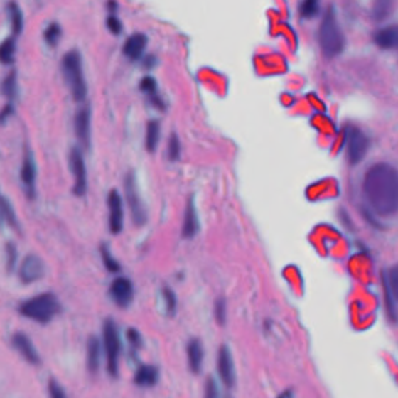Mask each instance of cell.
Listing matches in <instances>:
<instances>
[{
  "label": "cell",
  "instance_id": "6da1fadb",
  "mask_svg": "<svg viewBox=\"0 0 398 398\" xmlns=\"http://www.w3.org/2000/svg\"><path fill=\"white\" fill-rule=\"evenodd\" d=\"M362 192L370 209L380 217L398 212V171L389 163H375L367 170Z\"/></svg>",
  "mask_w": 398,
  "mask_h": 398
},
{
  "label": "cell",
  "instance_id": "7a4b0ae2",
  "mask_svg": "<svg viewBox=\"0 0 398 398\" xmlns=\"http://www.w3.org/2000/svg\"><path fill=\"white\" fill-rule=\"evenodd\" d=\"M61 72L75 102H85L87 98V82L82 72V58L78 50L73 48L63 56Z\"/></svg>",
  "mask_w": 398,
  "mask_h": 398
},
{
  "label": "cell",
  "instance_id": "3957f363",
  "mask_svg": "<svg viewBox=\"0 0 398 398\" xmlns=\"http://www.w3.org/2000/svg\"><path fill=\"white\" fill-rule=\"evenodd\" d=\"M19 313L30 321L48 323L61 313V302L53 293H44L23 301L19 305Z\"/></svg>",
  "mask_w": 398,
  "mask_h": 398
},
{
  "label": "cell",
  "instance_id": "277c9868",
  "mask_svg": "<svg viewBox=\"0 0 398 398\" xmlns=\"http://www.w3.org/2000/svg\"><path fill=\"white\" fill-rule=\"evenodd\" d=\"M319 45L322 52L328 58H335L344 52L345 39L339 23L336 19V14L333 8H328V11L323 16L319 27Z\"/></svg>",
  "mask_w": 398,
  "mask_h": 398
},
{
  "label": "cell",
  "instance_id": "5b68a950",
  "mask_svg": "<svg viewBox=\"0 0 398 398\" xmlns=\"http://www.w3.org/2000/svg\"><path fill=\"white\" fill-rule=\"evenodd\" d=\"M103 343L106 350L107 372L111 377L119 375V358H120V335L119 328L112 319H106L103 323Z\"/></svg>",
  "mask_w": 398,
  "mask_h": 398
},
{
  "label": "cell",
  "instance_id": "8992f818",
  "mask_svg": "<svg viewBox=\"0 0 398 398\" xmlns=\"http://www.w3.org/2000/svg\"><path fill=\"white\" fill-rule=\"evenodd\" d=\"M124 196H127V201L132 215V221H134V224H137V226H144L146 222L148 215L142 198L139 195L137 181L132 171H129L127 174V178H124Z\"/></svg>",
  "mask_w": 398,
  "mask_h": 398
},
{
  "label": "cell",
  "instance_id": "52a82bcc",
  "mask_svg": "<svg viewBox=\"0 0 398 398\" xmlns=\"http://www.w3.org/2000/svg\"><path fill=\"white\" fill-rule=\"evenodd\" d=\"M70 171L73 174V195L82 198L87 193V168L85 162V156H82L80 148H73L70 151Z\"/></svg>",
  "mask_w": 398,
  "mask_h": 398
},
{
  "label": "cell",
  "instance_id": "ba28073f",
  "mask_svg": "<svg viewBox=\"0 0 398 398\" xmlns=\"http://www.w3.org/2000/svg\"><path fill=\"white\" fill-rule=\"evenodd\" d=\"M36 178H38V165L33 156L31 149L25 146L22 165H21V182L23 187V192L27 195L30 201L36 198Z\"/></svg>",
  "mask_w": 398,
  "mask_h": 398
},
{
  "label": "cell",
  "instance_id": "9c48e42d",
  "mask_svg": "<svg viewBox=\"0 0 398 398\" xmlns=\"http://www.w3.org/2000/svg\"><path fill=\"white\" fill-rule=\"evenodd\" d=\"M369 149V139L358 128L347 132V159L352 165L360 163Z\"/></svg>",
  "mask_w": 398,
  "mask_h": 398
},
{
  "label": "cell",
  "instance_id": "30bf717a",
  "mask_svg": "<svg viewBox=\"0 0 398 398\" xmlns=\"http://www.w3.org/2000/svg\"><path fill=\"white\" fill-rule=\"evenodd\" d=\"M109 296L120 308H127L134 301V285L127 277L115 279L109 286Z\"/></svg>",
  "mask_w": 398,
  "mask_h": 398
},
{
  "label": "cell",
  "instance_id": "8fae6325",
  "mask_svg": "<svg viewBox=\"0 0 398 398\" xmlns=\"http://www.w3.org/2000/svg\"><path fill=\"white\" fill-rule=\"evenodd\" d=\"M107 210H109V230L111 234L119 235L123 230L124 213H123V199L117 190H111L107 196Z\"/></svg>",
  "mask_w": 398,
  "mask_h": 398
},
{
  "label": "cell",
  "instance_id": "7c38bea8",
  "mask_svg": "<svg viewBox=\"0 0 398 398\" xmlns=\"http://www.w3.org/2000/svg\"><path fill=\"white\" fill-rule=\"evenodd\" d=\"M73 129L80 145L82 148L89 149L90 146V107L89 106H81L78 107V111L75 112Z\"/></svg>",
  "mask_w": 398,
  "mask_h": 398
},
{
  "label": "cell",
  "instance_id": "4fadbf2b",
  "mask_svg": "<svg viewBox=\"0 0 398 398\" xmlns=\"http://www.w3.org/2000/svg\"><path fill=\"white\" fill-rule=\"evenodd\" d=\"M45 274V267L44 262L39 259L38 255H27L22 262V267L19 269V277L22 280V284H35V281L41 280Z\"/></svg>",
  "mask_w": 398,
  "mask_h": 398
},
{
  "label": "cell",
  "instance_id": "5bb4252c",
  "mask_svg": "<svg viewBox=\"0 0 398 398\" xmlns=\"http://www.w3.org/2000/svg\"><path fill=\"white\" fill-rule=\"evenodd\" d=\"M218 373L222 381V384L226 387H232L235 384V364L234 358H232V352L226 345H222L218 350Z\"/></svg>",
  "mask_w": 398,
  "mask_h": 398
},
{
  "label": "cell",
  "instance_id": "9a60e30c",
  "mask_svg": "<svg viewBox=\"0 0 398 398\" xmlns=\"http://www.w3.org/2000/svg\"><path fill=\"white\" fill-rule=\"evenodd\" d=\"M11 345L14 347V350L18 352L25 361L31 364V366H38V364H41L39 352L36 350V347L33 345L31 339L27 335L14 333L11 336Z\"/></svg>",
  "mask_w": 398,
  "mask_h": 398
},
{
  "label": "cell",
  "instance_id": "2e32d148",
  "mask_svg": "<svg viewBox=\"0 0 398 398\" xmlns=\"http://www.w3.org/2000/svg\"><path fill=\"white\" fill-rule=\"evenodd\" d=\"M148 45V38L144 33H134L131 35L123 44V55L128 58L129 61H139L144 56Z\"/></svg>",
  "mask_w": 398,
  "mask_h": 398
},
{
  "label": "cell",
  "instance_id": "e0dca14e",
  "mask_svg": "<svg viewBox=\"0 0 398 398\" xmlns=\"http://www.w3.org/2000/svg\"><path fill=\"white\" fill-rule=\"evenodd\" d=\"M198 230H199V217H198V210L195 205V199L192 198L187 204L184 222H182V238H185V240L193 238V237H196Z\"/></svg>",
  "mask_w": 398,
  "mask_h": 398
},
{
  "label": "cell",
  "instance_id": "ac0fdd59",
  "mask_svg": "<svg viewBox=\"0 0 398 398\" xmlns=\"http://www.w3.org/2000/svg\"><path fill=\"white\" fill-rule=\"evenodd\" d=\"M373 41L380 48H398V25H391V27L378 30L375 36H373Z\"/></svg>",
  "mask_w": 398,
  "mask_h": 398
},
{
  "label": "cell",
  "instance_id": "d6986e66",
  "mask_svg": "<svg viewBox=\"0 0 398 398\" xmlns=\"http://www.w3.org/2000/svg\"><path fill=\"white\" fill-rule=\"evenodd\" d=\"M87 358H86V364H87V370L95 375L100 369V362H102V345H100V339L97 336H90L87 341Z\"/></svg>",
  "mask_w": 398,
  "mask_h": 398
},
{
  "label": "cell",
  "instance_id": "ffe728a7",
  "mask_svg": "<svg viewBox=\"0 0 398 398\" xmlns=\"http://www.w3.org/2000/svg\"><path fill=\"white\" fill-rule=\"evenodd\" d=\"M204 360V348L203 344L199 343V339H192L187 345V361L188 367L193 373H199L203 367Z\"/></svg>",
  "mask_w": 398,
  "mask_h": 398
},
{
  "label": "cell",
  "instance_id": "44dd1931",
  "mask_svg": "<svg viewBox=\"0 0 398 398\" xmlns=\"http://www.w3.org/2000/svg\"><path fill=\"white\" fill-rule=\"evenodd\" d=\"M6 16H8V22H10L13 36L18 38L21 33L23 31L25 19H23V13L21 10V6L16 4L14 0H11V2H8V5H6Z\"/></svg>",
  "mask_w": 398,
  "mask_h": 398
},
{
  "label": "cell",
  "instance_id": "7402d4cb",
  "mask_svg": "<svg viewBox=\"0 0 398 398\" xmlns=\"http://www.w3.org/2000/svg\"><path fill=\"white\" fill-rule=\"evenodd\" d=\"M157 381H159V370L148 364L140 366L134 375V383L139 387H153L157 384Z\"/></svg>",
  "mask_w": 398,
  "mask_h": 398
},
{
  "label": "cell",
  "instance_id": "603a6c76",
  "mask_svg": "<svg viewBox=\"0 0 398 398\" xmlns=\"http://www.w3.org/2000/svg\"><path fill=\"white\" fill-rule=\"evenodd\" d=\"M161 140V123L157 120L148 122L145 132V148L148 153H154Z\"/></svg>",
  "mask_w": 398,
  "mask_h": 398
},
{
  "label": "cell",
  "instance_id": "cb8c5ba5",
  "mask_svg": "<svg viewBox=\"0 0 398 398\" xmlns=\"http://www.w3.org/2000/svg\"><path fill=\"white\" fill-rule=\"evenodd\" d=\"M0 217H2L10 226L16 230H21V224L18 220V215L14 212V207L2 192H0Z\"/></svg>",
  "mask_w": 398,
  "mask_h": 398
},
{
  "label": "cell",
  "instance_id": "d4e9b609",
  "mask_svg": "<svg viewBox=\"0 0 398 398\" xmlns=\"http://www.w3.org/2000/svg\"><path fill=\"white\" fill-rule=\"evenodd\" d=\"M16 36H8L0 43V63L11 65L16 60Z\"/></svg>",
  "mask_w": 398,
  "mask_h": 398
},
{
  "label": "cell",
  "instance_id": "484cf974",
  "mask_svg": "<svg viewBox=\"0 0 398 398\" xmlns=\"http://www.w3.org/2000/svg\"><path fill=\"white\" fill-rule=\"evenodd\" d=\"M0 90H2V95L8 100V102H14L16 94H18V77H16L14 70L8 73L2 80Z\"/></svg>",
  "mask_w": 398,
  "mask_h": 398
},
{
  "label": "cell",
  "instance_id": "4316f807",
  "mask_svg": "<svg viewBox=\"0 0 398 398\" xmlns=\"http://www.w3.org/2000/svg\"><path fill=\"white\" fill-rule=\"evenodd\" d=\"M61 36H63V28L58 22H50L44 30V41L50 47H56L60 44Z\"/></svg>",
  "mask_w": 398,
  "mask_h": 398
},
{
  "label": "cell",
  "instance_id": "83f0119b",
  "mask_svg": "<svg viewBox=\"0 0 398 398\" xmlns=\"http://www.w3.org/2000/svg\"><path fill=\"white\" fill-rule=\"evenodd\" d=\"M162 301H163V306H165V313L168 316H174L176 314V308H178V301H176V294L173 293V289L165 286L162 289Z\"/></svg>",
  "mask_w": 398,
  "mask_h": 398
},
{
  "label": "cell",
  "instance_id": "f1b7e54d",
  "mask_svg": "<svg viewBox=\"0 0 398 398\" xmlns=\"http://www.w3.org/2000/svg\"><path fill=\"white\" fill-rule=\"evenodd\" d=\"M384 285L387 286L389 293L392 294L394 301L398 302V264L389 269L387 276H384Z\"/></svg>",
  "mask_w": 398,
  "mask_h": 398
},
{
  "label": "cell",
  "instance_id": "f546056e",
  "mask_svg": "<svg viewBox=\"0 0 398 398\" xmlns=\"http://www.w3.org/2000/svg\"><path fill=\"white\" fill-rule=\"evenodd\" d=\"M392 10V0H375L373 5V18L377 21L386 19Z\"/></svg>",
  "mask_w": 398,
  "mask_h": 398
},
{
  "label": "cell",
  "instance_id": "4dcf8cb0",
  "mask_svg": "<svg viewBox=\"0 0 398 398\" xmlns=\"http://www.w3.org/2000/svg\"><path fill=\"white\" fill-rule=\"evenodd\" d=\"M100 254H102L103 264H104V268L107 271H109V272H119L120 271V264L112 257L109 247H107L106 244H102V246H100Z\"/></svg>",
  "mask_w": 398,
  "mask_h": 398
},
{
  "label": "cell",
  "instance_id": "1f68e13d",
  "mask_svg": "<svg viewBox=\"0 0 398 398\" xmlns=\"http://www.w3.org/2000/svg\"><path fill=\"white\" fill-rule=\"evenodd\" d=\"M319 13V0H302L301 16L305 19L316 18Z\"/></svg>",
  "mask_w": 398,
  "mask_h": 398
},
{
  "label": "cell",
  "instance_id": "d6a6232c",
  "mask_svg": "<svg viewBox=\"0 0 398 398\" xmlns=\"http://www.w3.org/2000/svg\"><path fill=\"white\" fill-rule=\"evenodd\" d=\"M167 156L171 162H176L181 157V142L176 134H171L168 140V148H167Z\"/></svg>",
  "mask_w": 398,
  "mask_h": 398
},
{
  "label": "cell",
  "instance_id": "836d02e7",
  "mask_svg": "<svg viewBox=\"0 0 398 398\" xmlns=\"http://www.w3.org/2000/svg\"><path fill=\"white\" fill-rule=\"evenodd\" d=\"M106 28L109 30V33H112L114 36L122 35L123 23H122V21L119 19V16H117V14H109V16H107V19H106Z\"/></svg>",
  "mask_w": 398,
  "mask_h": 398
},
{
  "label": "cell",
  "instance_id": "e575fe53",
  "mask_svg": "<svg viewBox=\"0 0 398 398\" xmlns=\"http://www.w3.org/2000/svg\"><path fill=\"white\" fill-rule=\"evenodd\" d=\"M48 397L50 398H68V394H65L64 387L58 383L55 378L48 380Z\"/></svg>",
  "mask_w": 398,
  "mask_h": 398
},
{
  "label": "cell",
  "instance_id": "d590c367",
  "mask_svg": "<svg viewBox=\"0 0 398 398\" xmlns=\"http://www.w3.org/2000/svg\"><path fill=\"white\" fill-rule=\"evenodd\" d=\"M140 90L145 92L148 97L156 95L157 94V82L153 77H145L142 81H140Z\"/></svg>",
  "mask_w": 398,
  "mask_h": 398
},
{
  "label": "cell",
  "instance_id": "8d00e7d4",
  "mask_svg": "<svg viewBox=\"0 0 398 398\" xmlns=\"http://www.w3.org/2000/svg\"><path fill=\"white\" fill-rule=\"evenodd\" d=\"M215 319L220 326H224V322H226V302H224V298H218L215 302Z\"/></svg>",
  "mask_w": 398,
  "mask_h": 398
},
{
  "label": "cell",
  "instance_id": "74e56055",
  "mask_svg": "<svg viewBox=\"0 0 398 398\" xmlns=\"http://www.w3.org/2000/svg\"><path fill=\"white\" fill-rule=\"evenodd\" d=\"M16 260H18V251H16V246L8 243L6 244V268L8 271H14Z\"/></svg>",
  "mask_w": 398,
  "mask_h": 398
},
{
  "label": "cell",
  "instance_id": "f35d334b",
  "mask_svg": "<svg viewBox=\"0 0 398 398\" xmlns=\"http://www.w3.org/2000/svg\"><path fill=\"white\" fill-rule=\"evenodd\" d=\"M127 338H128V341H129V345L134 348V350H136V348L142 347V336H140V333H139L136 328H129Z\"/></svg>",
  "mask_w": 398,
  "mask_h": 398
},
{
  "label": "cell",
  "instance_id": "ab89813d",
  "mask_svg": "<svg viewBox=\"0 0 398 398\" xmlns=\"http://www.w3.org/2000/svg\"><path fill=\"white\" fill-rule=\"evenodd\" d=\"M14 115V104L13 102H8L2 109H0V124L6 123Z\"/></svg>",
  "mask_w": 398,
  "mask_h": 398
},
{
  "label": "cell",
  "instance_id": "60d3db41",
  "mask_svg": "<svg viewBox=\"0 0 398 398\" xmlns=\"http://www.w3.org/2000/svg\"><path fill=\"white\" fill-rule=\"evenodd\" d=\"M204 392H205L204 398H218V386H217V383H215L213 378L207 380Z\"/></svg>",
  "mask_w": 398,
  "mask_h": 398
},
{
  "label": "cell",
  "instance_id": "b9f144b4",
  "mask_svg": "<svg viewBox=\"0 0 398 398\" xmlns=\"http://www.w3.org/2000/svg\"><path fill=\"white\" fill-rule=\"evenodd\" d=\"M156 65V58L154 56H146L144 60V68L145 69H153Z\"/></svg>",
  "mask_w": 398,
  "mask_h": 398
},
{
  "label": "cell",
  "instance_id": "7bdbcfd3",
  "mask_svg": "<svg viewBox=\"0 0 398 398\" xmlns=\"http://www.w3.org/2000/svg\"><path fill=\"white\" fill-rule=\"evenodd\" d=\"M117 8H119V5L115 0H109V2H107V11H109V14L117 13Z\"/></svg>",
  "mask_w": 398,
  "mask_h": 398
},
{
  "label": "cell",
  "instance_id": "ee69618b",
  "mask_svg": "<svg viewBox=\"0 0 398 398\" xmlns=\"http://www.w3.org/2000/svg\"><path fill=\"white\" fill-rule=\"evenodd\" d=\"M277 398H293V394L291 391H286V392H281Z\"/></svg>",
  "mask_w": 398,
  "mask_h": 398
}]
</instances>
